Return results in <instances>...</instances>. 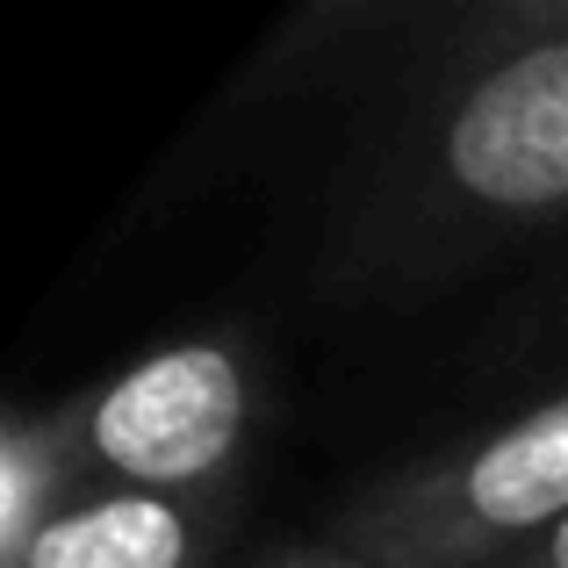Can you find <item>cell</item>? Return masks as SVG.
<instances>
[{"label":"cell","mask_w":568,"mask_h":568,"mask_svg":"<svg viewBox=\"0 0 568 568\" xmlns=\"http://www.w3.org/2000/svg\"><path fill=\"white\" fill-rule=\"evenodd\" d=\"M80 497H87V475L72 460L65 403H22L0 432V568L22 561L29 540Z\"/></svg>","instance_id":"5"},{"label":"cell","mask_w":568,"mask_h":568,"mask_svg":"<svg viewBox=\"0 0 568 568\" xmlns=\"http://www.w3.org/2000/svg\"><path fill=\"white\" fill-rule=\"evenodd\" d=\"M568 237V0L446 14L324 223V295L425 303Z\"/></svg>","instance_id":"1"},{"label":"cell","mask_w":568,"mask_h":568,"mask_svg":"<svg viewBox=\"0 0 568 568\" xmlns=\"http://www.w3.org/2000/svg\"><path fill=\"white\" fill-rule=\"evenodd\" d=\"M260 346L252 332H181L72 388L65 432L87 489L144 497H237L260 432Z\"/></svg>","instance_id":"2"},{"label":"cell","mask_w":568,"mask_h":568,"mask_svg":"<svg viewBox=\"0 0 568 568\" xmlns=\"http://www.w3.org/2000/svg\"><path fill=\"white\" fill-rule=\"evenodd\" d=\"M260 568H382V561H367V555H353V547L324 540V547H274Z\"/></svg>","instance_id":"7"},{"label":"cell","mask_w":568,"mask_h":568,"mask_svg":"<svg viewBox=\"0 0 568 568\" xmlns=\"http://www.w3.org/2000/svg\"><path fill=\"white\" fill-rule=\"evenodd\" d=\"M555 303H561V310H568V260H561V266H555Z\"/></svg>","instance_id":"8"},{"label":"cell","mask_w":568,"mask_h":568,"mask_svg":"<svg viewBox=\"0 0 568 568\" xmlns=\"http://www.w3.org/2000/svg\"><path fill=\"white\" fill-rule=\"evenodd\" d=\"M555 518H568V382L375 475L332 540L382 568H489Z\"/></svg>","instance_id":"3"},{"label":"cell","mask_w":568,"mask_h":568,"mask_svg":"<svg viewBox=\"0 0 568 568\" xmlns=\"http://www.w3.org/2000/svg\"><path fill=\"white\" fill-rule=\"evenodd\" d=\"M237 497H144L87 489L51 518L14 568H216Z\"/></svg>","instance_id":"4"},{"label":"cell","mask_w":568,"mask_h":568,"mask_svg":"<svg viewBox=\"0 0 568 568\" xmlns=\"http://www.w3.org/2000/svg\"><path fill=\"white\" fill-rule=\"evenodd\" d=\"M489 568H568V518H555L547 532H532L526 547H511V555L489 561Z\"/></svg>","instance_id":"6"}]
</instances>
